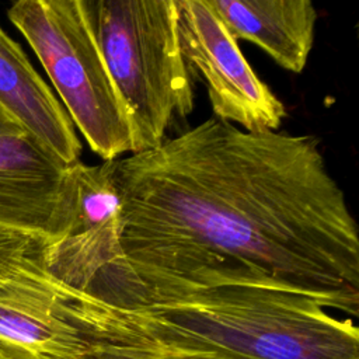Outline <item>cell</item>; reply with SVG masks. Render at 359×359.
<instances>
[{
	"instance_id": "cell-1",
	"label": "cell",
	"mask_w": 359,
	"mask_h": 359,
	"mask_svg": "<svg viewBox=\"0 0 359 359\" xmlns=\"http://www.w3.org/2000/svg\"><path fill=\"white\" fill-rule=\"evenodd\" d=\"M112 180L140 282L266 279L358 316V227L316 137L209 118L112 160Z\"/></svg>"
},
{
	"instance_id": "cell-2",
	"label": "cell",
	"mask_w": 359,
	"mask_h": 359,
	"mask_svg": "<svg viewBox=\"0 0 359 359\" xmlns=\"http://www.w3.org/2000/svg\"><path fill=\"white\" fill-rule=\"evenodd\" d=\"M91 293L142 358L153 348H188L244 359H359L352 320L266 279L201 276L150 285L121 257L97 272Z\"/></svg>"
},
{
	"instance_id": "cell-3",
	"label": "cell",
	"mask_w": 359,
	"mask_h": 359,
	"mask_svg": "<svg viewBox=\"0 0 359 359\" xmlns=\"http://www.w3.org/2000/svg\"><path fill=\"white\" fill-rule=\"evenodd\" d=\"M112 80L130 114L137 151L157 147L194 109L175 0H84Z\"/></svg>"
},
{
	"instance_id": "cell-4",
	"label": "cell",
	"mask_w": 359,
	"mask_h": 359,
	"mask_svg": "<svg viewBox=\"0 0 359 359\" xmlns=\"http://www.w3.org/2000/svg\"><path fill=\"white\" fill-rule=\"evenodd\" d=\"M7 14L90 149L102 161L136 153L130 114L98 46L84 0H18Z\"/></svg>"
},
{
	"instance_id": "cell-5",
	"label": "cell",
	"mask_w": 359,
	"mask_h": 359,
	"mask_svg": "<svg viewBox=\"0 0 359 359\" xmlns=\"http://www.w3.org/2000/svg\"><path fill=\"white\" fill-rule=\"evenodd\" d=\"M46 245L0 273V359H130L48 271Z\"/></svg>"
},
{
	"instance_id": "cell-6",
	"label": "cell",
	"mask_w": 359,
	"mask_h": 359,
	"mask_svg": "<svg viewBox=\"0 0 359 359\" xmlns=\"http://www.w3.org/2000/svg\"><path fill=\"white\" fill-rule=\"evenodd\" d=\"M182 56L208 88L215 118L248 132H275L286 109L254 73L209 0H175Z\"/></svg>"
},
{
	"instance_id": "cell-7",
	"label": "cell",
	"mask_w": 359,
	"mask_h": 359,
	"mask_svg": "<svg viewBox=\"0 0 359 359\" xmlns=\"http://www.w3.org/2000/svg\"><path fill=\"white\" fill-rule=\"evenodd\" d=\"M74 165L52 156L27 133L0 135V229L49 244L62 238L74 215Z\"/></svg>"
},
{
	"instance_id": "cell-8",
	"label": "cell",
	"mask_w": 359,
	"mask_h": 359,
	"mask_svg": "<svg viewBox=\"0 0 359 359\" xmlns=\"http://www.w3.org/2000/svg\"><path fill=\"white\" fill-rule=\"evenodd\" d=\"M76 205L67 233L45 248L48 271L81 292L98 269L122 257L121 205L112 180V160L74 165Z\"/></svg>"
},
{
	"instance_id": "cell-9",
	"label": "cell",
	"mask_w": 359,
	"mask_h": 359,
	"mask_svg": "<svg viewBox=\"0 0 359 359\" xmlns=\"http://www.w3.org/2000/svg\"><path fill=\"white\" fill-rule=\"evenodd\" d=\"M0 105L52 156L67 165L80 161L81 143L66 109L1 25Z\"/></svg>"
},
{
	"instance_id": "cell-10",
	"label": "cell",
	"mask_w": 359,
	"mask_h": 359,
	"mask_svg": "<svg viewBox=\"0 0 359 359\" xmlns=\"http://www.w3.org/2000/svg\"><path fill=\"white\" fill-rule=\"evenodd\" d=\"M231 36L266 52L280 67L302 73L316 36L310 0H209Z\"/></svg>"
},
{
	"instance_id": "cell-11",
	"label": "cell",
	"mask_w": 359,
	"mask_h": 359,
	"mask_svg": "<svg viewBox=\"0 0 359 359\" xmlns=\"http://www.w3.org/2000/svg\"><path fill=\"white\" fill-rule=\"evenodd\" d=\"M49 244L32 234L0 229V273L34 250Z\"/></svg>"
},
{
	"instance_id": "cell-12",
	"label": "cell",
	"mask_w": 359,
	"mask_h": 359,
	"mask_svg": "<svg viewBox=\"0 0 359 359\" xmlns=\"http://www.w3.org/2000/svg\"><path fill=\"white\" fill-rule=\"evenodd\" d=\"M142 359H244L230 353L208 349L188 348H153Z\"/></svg>"
},
{
	"instance_id": "cell-13",
	"label": "cell",
	"mask_w": 359,
	"mask_h": 359,
	"mask_svg": "<svg viewBox=\"0 0 359 359\" xmlns=\"http://www.w3.org/2000/svg\"><path fill=\"white\" fill-rule=\"evenodd\" d=\"M27 133L18 122L0 105V135H20ZM28 135V133H27Z\"/></svg>"
}]
</instances>
